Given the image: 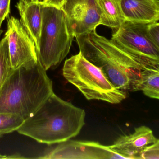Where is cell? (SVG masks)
Wrapping results in <instances>:
<instances>
[{
	"instance_id": "8992f818",
	"label": "cell",
	"mask_w": 159,
	"mask_h": 159,
	"mask_svg": "<svg viewBox=\"0 0 159 159\" xmlns=\"http://www.w3.org/2000/svg\"><path fill=\"white\" fill-rule=\"evenodd\" d=\"M150 23L125 21L110 40L142 65L159 71V49L149 34Z\"/></svg>"
},
{
	"instance_id": "7402d4cb",
	"label": "cell",
	"mask_w": 159,
	"mask_h": 159,
	"mask_svg": "<svg viewBox=\"0 0 159 159\" xmlns=\"http://www.w3.org/2000/svg\"><path fill=\"white\" fill-rule=\"evenodd\" d=\"M13 159V155L10 156H7L6 155H0V159Z\"/></svg>"
},
{
	"instance_id": "603a6c76",
	"label": "cell",
	"mask_w": 159,
	"mask_h": 159,
	"mask_svg": "<svg viewBox=\"0 0 159 159\" xmlns=\"http://www.w3.org/2000/svg\"><path fill=\"white\" fill-rule=\"evenodd\" d=\"M3 30H1V29H0V38H1V35H2V34L3 33Z\"/></svg>"
},
{
	"instance_id": "9a60e30c",
	"label": "cell",
	"mask_w": 159,
	"mask_h": 159,
	"mask_svg": "<svg viewBox=\"0 0 159 159\" xmlns=\"http://www.w3.org/2000/svg\"><path fill=\"white\" fill-rule=\"evenodd\" d=\"M24 121L23 118L16 115L0 113V137L17 131Z\"/></svg>"
},
{
	"instance_id": "2e32d148",
	"label": "cell",
	"mask_w": 159,
	"mask_h": 159,
	"mask_svg": "<svg viewBox=\"0 0 159 159\" xmlns=\"http://www.w3.org/2000/svg\"><path fill=\"white\" fill-rule=\"evenodd\" d=\"M141 91L146 96L159 100V71L152 73L147 77Z\"/></svg>"
},
{
	"instance_id": "277c9868",
	"label": "cell",
	"mask_w": 159,
	"mask_h": 159,
	"mask_svg": "<svg viewBox=\"0 0 159 159\" xmlns=\"http://www.w3.org/2000/svg\"><path fill=\"white\" fill-rule=\"evenodd\" d=\"M37 58L46 71L58 66L70 52L75 36L61 7L43 4Z\"/></svg>"
},
{
	"instance_id": "ac0fdd59",
	"label": "cell",
	"mask_w": 159,
	"mask_h": 159,
	"mask_svg": "<svg viewBox=\"0 0 159 159\" xmlns=\"http://www.w3.org/2000/svg\"><path fill=\"white\" fill-rule=\"evenodd\" d=\"M11 0H0V29L3 21L9 16Z\"/></svg>"
},
{
	"instance_id": "ba28073f",
	"label": "cell",
	"mask_w": 159,
	"mask_h": 159,
	"mask_svg": "<svg viewBox=\"0 0 159 159\" xmlns=\"http://www.w3.org/2000/svg\"><path fill=\"white\" fill-rule=\"evenodd\" d=\"M61 7L75 37L95 30L101 25V12L97 0H64Z\"/></svg>"
},
{
	"instance_id": "3957f363",
	"label": "cell",
	"mask_w": 159,
	"mask_h": 159,
	"mask_svg": "<svg viewBox=\"0 0 159 159\" xmlns=\"http://www.w3.org/2000/svg\"><path fill=\"white\" fill-rule=\"evenodd\" d=\"M54 93L53 82L39 62L13 70L0 90V113L31 117Z\"/></svg>"
},
{
	"instance_id": "6da1fadb",
	"label": "cell",
	"mask_w": 159,
	"mask_h": 159,
	"mask_svg": "<svg viewBox=\"0 0 159 159\" xmlns=\"http://www.w3.org/2000/svg\"><path fill=\"white\" fill-rule=\"evenodd\" d=\"M75 37L83 56L100 68L120 90L126 92L141 91L147 77L156 72L142 65L95 30Z\"/></svg>"
},
{
	"instance_id": "44dd1931",
	"label": "cell",
	"mask_w": 159,
	"mask_h": 159,
	"mask_svg": "<svg viewBox=\"0 0 159 159\" xmlns=\"http://www.w3.org/2000/svg\"><path fill=\"white\" fill-rule=\"evenodd\" d=\"M19 2L24 3H29L30 2H39L42 4H46L47 0H19Z\"/></svg>"
},
{
	"instance_id": "7a4b0ae2",
	"label": "cell",
	"mask_w": 159,
	"mask_h": 159,
	"mask_svg": "<svg viewBox=\"0 0 159 159\" xmlns=\"http://www.w3.org/2000/svg\"><path fill=\"white\" fill-rule=\"evenodd\" d=\"M84 109L51 94L17 132L36 142L59 144L77 136L85 125Z\"/></svg>"
},
{
	"instance_id": "9c48e42d",
	"label": "cell",
	"mask_w": 159,
	"mask_h": 159,
	"mask_svg": "<svg viewBox=\"0 0 159 159\" xmlns=\"http://www.w3.org/2000/svg\"><path fill=\"white\" fill-rule=\"evenodd\" d=\"M39 159H124L109 146L94 142L68 141L59 143Z\"/></svg>"
},
{
	"instance_id": "5bb4252c",
	"label": "cell",
	"mask_w": 159,
	"mask_h": 159,
	"mask_svg": "<svg viewBox=\"0 0 159 159\" xmlns=\"http://www.w3.org/2000/svg\"><path fill=\"white\" fill-rule=\"evenodd\" d=\"M13 70L9 56L8 40L5 35L0 41V90Z\"/></svg>"
},
{
	"instance_id": "e0dca14e",
	"label": "cell",
	"mask_w": 159,
	"mask_h": 159,
	"mask_svg": "<svg viewBox=\"0 0 159 159\" xmlns=\"http://www.w3.org/2000/svg\"><path fill=\"white\" fill-rule=\"evenodd\" d=\"M142 159H159V140L148 146L141 156Z\"/></svg>"
},
{
	"instance_id": "d6986e66",
	"label": "cell",
	"mask_w": 159,
	"mask_h": 159,
	"mask_svg": "<svg viewBox=\"0 0 159 159\" xmlns=\"http://www.w3.org/2000/svg\"><path fill=\"white\" fill-rule=\"evenodd\" d=\"M148 30L151 37L159 49V22L150 23Z\"/></svg>"
},
{
	"instance_id": "52a82bcc",
	"label": "cell",
	"mask_w": 159,
	"mask_h": 159,
	"mask_svg": "<svg viewBox=\"0 0 159 159\" xmlns=\"http://www.w3.org/2000/svg\"><path fill=\"white\" fill-rule=\"evenodd\" d=\"M7 30L5 35L8 40V49L13 70L38 61L36 47L20 21L8 16Z\"/></svg>"
},
{
	"instance_id": "ffe728a7",
	"label": "cell",
	"mask_w": 159,
	"mask_h": 159,
	"mask_svg": "<svg viewBox=\"0 0 159 159\" xmlns=\"http://www.w3.org/2000/svg\"><path fill=\"white\" fill-rule=\"evenodd\" d=\"M64 1V0H47L46 4L61 7Z\"/></svg>"
},
{
	"instance_id": "7c38bea8",
	"label": "cell",
	"mask_w": 159,
	"mask_h": 159,
	"mask_svg": "<svg viewBox=\"0 0 159 159\" xmlns=\"http://www.w3.org/2000/svg\"><path fill=\"white\" fill-rule=\"evenodd\" d=\"M43 4L39 2L24 3L18 2L16 5L20 16V21L36 47H39L42 28Z\"/></svg>"
},
{
	"instance_id": "30bf717a",
	"label": "cell",
	"mask_w": 159,
	"mask_h": 159,
	"mask_svg": "<svg viewBox=\"0 0 159 159\" xmlns=\"http://www.w3.org/2000/svg\"><path fill=\"white\" fill-rule=\"evenodd\" d=\"M157 140L152 130L143 126L135 129L133 133L120 136L109 147L124 159H141L143 152Z\"/></svg>"
},
{
	"instance_id": "8fae6325",
	"label": "cell",
	"mask_w": 159,
	"mask_h": 159,
	"mask_svg": "<svg viewBox=\"0 0 159 159\" xmlns=\"http://www.w3.org/2000/svg\"><path fill=\"white\" fill-rule=\"evenodd\" d=\"M125 20L152 23L159 21V0H120Z\"/></svg>"
},
{
	"instance_id": "4fadbf2b",
	"label": "cell",
	"mask_w": 159,
	"mask_h": 159,
	"mask_svg": "<svg viewBox=\"0 0 159 159\" xmlns=\"http://www.w3.org/2000/svg\"><path fill=\"white\" fill-rule=\"evenodd\" d=\"M101 12V25L117 30L125 21L120 0H97Z\"/></svg>"
},
{
	"instance_id": "5b68a950",
	"label": "cell",
	"mask_w": 159,
	"mask_h": 159,
	"mask_svg": "<svg viewBox=\"0 0 159 159\" xmlns=\"http://www.w3.org/2000/svg\"><path fill=\"white\" fill-rule=\"evenodd\" d=\"M64 77L88 100H100L116 104L127 97V92L116 88L100 68L90 62L80 51L65 61Z\"/></svg>"
}]
</instances>
